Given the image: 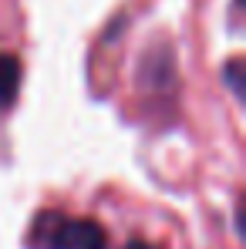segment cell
Returning a JSON list of instances; mask_svg holds the SVG:
<instances>
[{
  "label": "cell",
  "mask_w": 246,
  "mask_h": 249,
  "mask_svg": "<svg viewBox=\"0 0 246 249\" xmlns=\"http://www.w3.org/2000/svg\"><path fill=\"white\" fill-rule=\"evenodd\" d=\"M34 249H108V236L95 219L44 215L34 229Z\"/></svg>",
  "instance_id": "cell-1"
},
{
  "label": "cell",
  "mask_w": 246,
  "mask_h": 249,
  "mask_svg": "<svg viewBox=\"0 0 246 249\" xmlns=\"http://www.w3.org/2000/svg\"><path fill=\"white\" fill-rule=\"evenodd\" d=\"M20 78H24V68L17 61V54H7L0 51V111H7L17 94H20Z\"/></svg>",
  "instance_id": "cell-2"
},
{
  "label": "cell",
  "mask_w": 246,
  "mask_h": 249,
  "mask_svg": "<svg viewBox=\"0 0 246 249\" xmlns=\"http://www.w3.org/2000/svg\"><path fill=\"white\" fill-rule=\"evenodd\" d=\"M223 78H226L229 91H233L236 98H243V61H240V57H233V61L223 68Z\"/></svg>",
  "instance_id": "cell-3"
},
{
  "label": "cell",
  "mask_w": 246,
  "mask_h": 249,
  "mask_svg": "<svg viewBox=\"0 0 246 249\" xmlns=\"http://www.w3.org/2000/svg\"><path fill=\"white\" fill-rule=\"evenodd\" d=\"M122 249H162V246H155V243H149V239H132V243H125Z\"/></svg>",
  "instance_id": "cell-4"
}]
</instances>
